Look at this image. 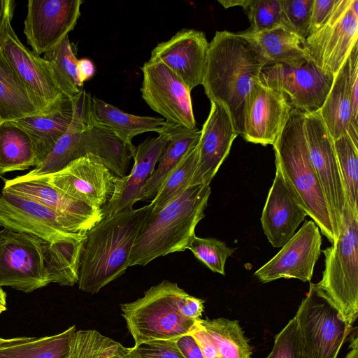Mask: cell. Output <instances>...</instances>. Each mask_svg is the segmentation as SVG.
Returning <instances> with one entry per match:
<instances>
[{"instance_id":"6da1fadb","label":"cell","mask_w":358,"mask_h":358,"mask_svg":"<svg viewBox=\"0 0 358 358\" xmlns=\"http://www.w3.org/2000/svg\"><path fill=\"white\" fill-rule=\"evenodd\" d=\"M266 64L255 48L239 33L216 31L209 43L201 85L210 101L227 110L241 136L246 99Z\"/></svg>"},{"instance_id":"7a4b0ae2","label":"cell","mask_w":358,"mask_h":358,"mask_svg":"<svg viewBox=\"0 0 358 358\" xmlns=\"http://www.w3.org/2000/svg\"><path fill=\"white\" fill-rule=\"evenodd\" d=\"M152 211L150 204L103 218L86 233L78 287L96 294L124 274L136 236Z\"/></svg>"},{"instance_id":"3957f363","label":"cell","mask_w":358,"mask_h":358,"mask_svg":"<svg viewBox=\"0 0 358 358\" xmlns=\"http://www.w3.org/2000/svg\"><path fill=\"white\" fill-rule=\"evenodd\" d=\"M210 185L186 187L159 212L150 214L135 240L129 266H145L157 257L188 248L205 215Z\"/></svg>"},{"instance_id":"277c9868","label":"cell","mask_w":358,"mask_h":358,"mask_svg":"<svg viewBox=\"0 0 358 358\" xmlns=\"http://www.w3.org/2000/svg\"><path fill=\"white\" fill-rule=\"evenodd\" d=\"M275 166L294 192L307 215L329 242L336 236L329 208L312 164L304 129V113L292 108L273 145Z\"/></svg>"},{"instance_id":"5b68a950","label":"cell","mask_w":358,"mask_h":358,"mask_svg":"<svg viewBox=\"0 0 358 358\" xmlns=\"http://www.w3.org/2000/svg\"><path fill=\"white\" fill-rule=\"evenodd\" d=\"M358 213L345 203L338 238L324 250L325 268L313 289L352 327L358 317Z\"/></svg>"},{"instance_id":"8992f818","label":"cell","mask_w":358,"mask_h":358,"mask_svg":"<svg viewBox=\"0 0 358 358\" xmlns=\"http://www.w3.org/2000/svg\"><path fill=\"white\" fill-rule=\"evenodd\" d=\"M182 290L177 283L164 280L146 290L143 297L120 305L134 347L152 341L178 340L188 334L196 320L179 312L178 300Z\"/></svg>"},{"instance_id":"52a82bcc","label":"cell","mask_w":358,"mask_h":358,"mask_svg":"<svg viewBox=\"0 0 358 358\" xmlns=\"http://www.w3.org/2000/svg\"><path fill=\"white\" fill-rule=\"evenodd\" d=\"M358 39V0H336L327 22L305 40L306 58L334 76Z\"/></svg>"},{"instance_id":"ba28073f","label":"cell","mask_w":358,"mask_h":358,"mask_svg":"<svg viewBox=\"0 0 358 358\" xmlns=\"http://www.w3.org/2000/svg\"><path fill=\"white\" fill-rule=\"evenodd\" d=\"M334 76L327 75L307 58L292 63L265 65L259 82L281 92L292 108L314 113L322 106Z\"/></svg>"},{"instance_id":"9c48e42d","label":"cell","mask_w":358,"mask_h":358,"mask_svg":"<svg viewBox=\"0 0 358 358\" xmlns=\"http://www.w3.org/2000/svg\"><path fill=\"white\" fill-rule=\"evenodd\" d=\"M295 317L308 358H337L353 329L310 285Z\"/></svg>"},{"instance_id":"30bf717a","label":"cell","mask_w":358,"mask_h":358,"mask_svg":"<svg viewBox=\"0 0 358 358\" xmlns=\"http://www.w3.org/2000/svg\"><path fill=\"white\" fill-rule=\"evenodd\" d=\"M0 226L49 243L77 238L88 231L35 200L4 191L0 193Z\"/></svg>"},{"instance_id":"8fae6325","label":"cell","mask_w":358,"mask_h":358,"mask_svg":"<svg viewBox=\"0 0 358 358\" xmlns=\"http://www.w3.org/2000/svg\"><path fill=\"white\" fill-rule=\"evenodd\" d=\"M43 240L31 234L0 229V287L29 293L49 283Z\"/></svg>"},{"instance_id":"7c38bea8","label":"cell","mask_w":358,"mask_h":358,"mask_svg":"<svg viewBox=\"0 0 358 358\" xmlns=\"http://www.w3.org/2000/svg\"><path fill=\"white\" fill-rule=\"evenodd\" d=\"M304 129L310 158L329 208L336 240L346 199L334 140L318 111L304 113Z\"/></svg>"},{"instance_id":"4fadbf2b","label":"cell","mask_w":358,"mask_h":358,"mask_svg":"<svg viewBox=\"0 0 358 358\" xmlns=\"http://www.w3.org/2000/svg\"><path fill=\"white\" fill-rule=\"evenodd\" d=\"M142 98L168 122L196 128L191 91L167 66L148 61L141 67Z\"/></svg>"},{"instance_id":"5bb4252c","label":"cell","mask_w":358,"mask_h":358,"mask_svg":"<svg viewBox=\"0 0 358 358\" xmlns=\"http://www.w3.org/2000/svg\"><path fill=\"white\" fill-rule=\"evenodd\" d=\"M33 178H40L72 199L95 208H101L110 199L115 179L90 154L72 161L57 172Z\"/></svg>"},{"instance_id":"9a60e30c","label":"cell","mask_w":358,"mask_h":358,"mask_svg":"<svg viewBox=\"0 0 358 358\" xmlns=\"http://www.w3.org/2000/svg\"><path fill=\"white\" fill-rule=\"evenodd\" d=\"M82 0H29L24 34L32 51L45 54L69 36L80 16Z\"/></svg>"},{"instance_id":"2e32d148","label":"cell","mask_w":358,"mask_h":358,"mask_svg":"<svg viewBox=\"0 0 358 358\" xmlns=\"http://www.w3.org/2000/svg\"><path fill=\"white\" fill-rule=\"evenodd\" d=\"M0 50L14 69L40 113L52 110L63 98L50 64L24 46L12 25Z\"/></svg>"},{"instance_id":"e0dca14e","label":"cell","mask_w":358,"mask_h":358,"mask_svg":"<svg viewBox=\"0 0 358 358\" xmlns=\"http://www.w3.org/2000/svg\"><path fill=\"white\" fill-rule=\"evenodd\" d=\"M321 244L319 227L313 220H306L280 250L254 275L262 283L280 278L310 281L320 256Z\"/></svg>"},{"instance_id":"ac0fdd59","label":"cell","mask_w":358,"mask_h":358,"mask_svg":"<svg viewBox=\"0 0 358 358\" xmlns=\"http://www.w3.org/2000/svg\"><path fill=\"white\" fill-rule=\"evenodd\" d=\"M208 46L204 32L182 29L158 43L148 61L164 64L192 91L202 83Z\"/></svg>"},{"instance_id":"d6986e66","label":"cell","mask_w":358,"mask_h":358,"mask_svg":"<svg viewBox=\"0 0 358 358\" xmlns=\"http://www.w3.org/2000/svg\"><path fill=\"white\" fill-rule=\"evenodd\" d=\"M291 109L281 92L259 81L245 101L242 137L252 143L273 145L286 124Z\"/></svg>"},{"instance_id":"ffe728a7","label":"cell","mask_w":358,"mask_h":358,"mask_svg":"<svg viewBox=\"0 0 358 358\" xmlns=\"http://www.w3.org/2000/svg\"><path fill=\"white\" fill-rule=\"evenodd\" d=\"M166 140V135L162 133L157 137L147 138L136 148L130 173L115 177L113 193L101 208L103 218L131 209L137 201L145 199L146 182L155 169Z\"/></svg>"},{"instance_id":"44dd1931","label":"cell","mask_w":358,"mask_h":358,"mask_svg":"<svg viewBox=\"0 0 358 358\" xmlns=\"http://www.w3.org/2000/svg\"><path fill=\"white\" fill-rule=\"evenodd\" d=\"M210 103L197 143V164L189 186L210 185L238 135L227 110L218 103Z\"/></svg>"},{"instance_id":"7402d4cb","label":"cell","mask_w":358,"mask_h":358,"mask_svg":"<svg viewBox=\"0 0 358 358\" xmlns=\"http://www.w3.org/2000/svg\"><path fill=\"white\" fill-rule=\"evenodd\" d=\"M306 215L294 192L276 168L261 217L263 231L271 245H285Z\"/></svg>"},{"instance_id":"603a6c76","label":"cell","mask_w":358,"mask_h":358,"mask_svg":"<svg viewBox=\"0 0 358 358\" xmlns=\"http://www.w3.org/2000/svg\"><path fill=\"white\" fill-rule=\"evenodd\" d=\"M1 191L17 194L35 200L59 215L90 231L103 219L101 208L90 207L72 199L40 178L5 180Z\"/></svg>"},{"instance_id":"cb8c5ba5","label":"cell","mask_w":358,"mask_h":358,"mask_svg":"<svg viewBox=\"0 0 358 358\" xmlns=\"http://www.w3.org/2000/svg\"><path fill=\"white\" fill-rule=\"evenodd\" d=\"M74 111V98L64 97L46 113H38L12 122L29 134L40 164L68 130L73 121Z\"/></svg>"},{"instance_id":"d4e9b609","label":"cell","mask_w":358,"mask_h":358,"mask_svg":"<svg viewBox=\"0 0 358 358\" xmlns=\"http://www.w3.org/2000/svg\"><path fill=\"white\" fill-rule=\"evenodd\" d=\"M239 34L255 48L267 64H288L306 58L305 40L281 24L258 32L246 30Z\"/></svg>"},{"instance_id":"484cf974","label":"cell","mask_w":358,"mask_h":358,"mask_svg":"<svg viewBox=\"0 0 358 358\" xmlns=\"http://www.w3.org/2000/svg\"><path fill=\"white\" fill-rule=\"evenodd\" d=\"M85 238L86 234L58 242L43 241L44 266L49 283L62 286H73L78 283Z\"/></svg>"},{"instance_id":"4316f807","label":"cell","mask_w":358,"mask_h":358,"mask_svg":"<svg viewBox=\"0 0 358 358\" xmlns=\"http://www.w3.org/2000/svg\"><path fill=\"white\" fill-rule=\"evenodd\" d=\"M92 101L94 113L100 122L130 146L134 145L132 139L136 136L149 131L160 134L168 124L164 118L127 113L95 96Z\"/></svg>"},{"instance_id":"83f0119b","label":"cell","mask_w":358,"mask_h":358,"mask_svg":"<svg viewBox=\"0 0 358 358\" xmlns=\"http://www.w3.org/2000/svg\"><path fill=\"white\" fill-rule=\"evenodd\" d=\"M349 57L334 76L327 96L318 110L324 124L336 140L347 134L351 118Z\"/></svg>"},{"instance_id":"f1b7e54d","label":"cell","mask_w":358,"mask_h":358,"mask_svg":"<svg viewBox=\"0 0 358 358\" xmlns=\"http://www.w3.org/2000/svg\"><path fill=\"white\" fill-rule=\"evenodd\" d=\"M163 133L167 136L166 143L157 167L146 182L144 196L147 199H153L166 176L184 155L197 145L201 135V131L196 127L189 129L171 123H168Z\"/></svg>"},{"instance_id":"f546056e","label":"cell","mask_w":358,"mask_h":358,"mask_svg":"<svg viewBox=\"0 0 358 358\" xmlns=\"http://www.w3.org/2000/svg\"><path fill=\"white\" fill-rule=\"evenodd\" d=\"M39 164L29 134L12 122L0 124V176Z\"/></svg>"},{"instance_id":"4dcf8cb0","label":"cell","mask_w":358,"mask_h":358,"mask_svg":"<svg viewBox=\"0 0 358 358\" xmlns=\"http://www.w3.org/2000/svg\"><path fill=\"white\" fill-rule=\"evenodd\" d=\"M40 113L27 89L0 50V118L13 122Z\"/></svg>"},{"instance_id":"1f68e13d","label":"cell","mask_w":358,"mask_h":358,"mask_svg":"<svg viewBox=\"0 0 358 358\" xmlns=\"http://www.w3.org/2000/svg\"><path fill=\"white\" fill-rule=\"evenodd\" d=\"M76 330L73 325L52 336L20 337L15 343L0 346V358H66L70 338Z\"/></svg>"},{"instance_id":"d6a6232c","label":"cell","mask_w":358,"mask_h":358,"mask_svg":"<svg viewBox=\"0 0 358 358\" xmlns=\"http://www.w3.org/2000/svg\"><path fill=\"white\" fill-rule=\"evenodd\" d=\"M196 321L211 337L223 358H250L252 348L248 343L238 320L224 317Z\"/></svg>"},{"instance_id":"836d02e7","label":"cell","mask_w":358,"mask_h":358,"mask_svg":"<svg viewBox=\"0 0 358 358\" xmlns=\"http://www.w3.org/2000/svg\"><path fill=\"white\" fill-rule=\"evenodd\" d=\"M43 58L50 64L56 82L64 96L73 99L79 94L83 85L78 77V59L69 36L45 52Z\"/></svg>"},{"instance_id":"e575fe53","label":"cell","mask_w":358,"mask_h":358,"mask_svg":"<svg viewBox=\"0 0 358 358\" xmlns=\"http://www.w3.org/2000/svg\"><path fill=\"white\" fill-rule=\"evenodd\" d=\"M198 159L197 145L192 148L169 173L150 203L151 214L159 212L189 185Z\"/></svg>"},{"instance_id":"d590c367","label":"cell","mask_w":358,"mask_h":358,"mask_svg":"<svg viewBox=\"0 0 358 358\" xmlns=\"http://www.w3.org/2000/svg\"><path fill=\"white\" fill-rule=\"evenodd\" d=\"M345 192L346 203L358 213V146L348 134L334 141Z\"/></svg>"},{"instance_id":"8d00e7d4","label":"cell","mask_w":358,"mask_h":358,"mask_svg":"<svg viewBox=\"0 0 358 358\" xmlns=\"http://www.w3.org/2000/svg\"><path fill=\"white\" fill-rule=\"evenodd\" d=\"M120 345L96 330H76L70 338L69 358H109Z\"/></svg>"},{"instance_id":"74e56055","label":"cell","mask_w":358,"mask_h":358,"mask_svg":"<svg viewBox=\"0 0 358 358\" xmlns=\"http://www.w3.org/2000/svg\"><path fill=\"white\" fill-rule=\"evenodd\" d=\"M187 249L213 272L224 275L226 261L234 251L218 239L196 236L193 238Z\"/></svg>"},{"instance_id":"f35d334b","label":"cell","mask_w":358,"mask_h":358,"mask_svg":"<svg viewBox=\"0 0 358 358\" xmlns=\"http://www.w3.org/2000/svg\"><path fill=\"white\" fill-rule=\"evenodd\" d=\"M313 0H280V24L303 40L308 36Z\"/></svg>"},{"instance_id":"ab89813d","label":"cell","mask_w":358,"mask_h":358,"mask_svg":"<svg viewBox=\"0 0 358 358\" xmlns=\"http://www.w3.org/2000/svg\"><path fill=\"white\" fill-rule=\"evenodd\" d=\"M242 8L250 23L249 31L258 32L280 25V0H245Z\"/></svg>"},{"instance_id":"60d3db41","label":"cell","mask_w":358,"mask_h":358,"mask_svg":"<svg viewBox=\"0 0 358 358\" xmlns=\"http://www.w3.org/2000/svg\"><path fill=\"white\" fill-rule=\"evenodd\" d=\"M266 358H308L295 316L275 336L273 349Z\"/></svg>"},{"instance_id":"b9f144b4","label":"cell","mask_w":358,"mask_h":358,"mask_svg":"<svg viewBox=\"0 0 358 358\" xmlns=\"http://www.w3.org/2000/svg\"><path fill=\"white\" fill-rule=\"evenodd\" d=\"M177 340L157 341L136 348L141 358H185L178 348Z\"/></svg>"},{"instance_id":"7bdbcfd3","label":"cell","mask_w":358,"mask_h":358,"mask_svg":"<svg viewBox=\"0 0 358 358\" xmlns=\"http://www.w3.org/2000/svg\"><path fill=\"white\" fill-rule=\"evenodd\" d=\"M349 59L351 99V118L349 128L358 131V43L352 48Z\"/></svg>"},{"instance_id":"ee69618b","label":"cell","mask_w":358,"mask_h":358,"mask_svg":"<svg viewBox=\"0 0 358 358\" xmlns=\"http://www.w3.org/2000/svg\"><path fill=\"white\" fill-rule=\"evenodd\" d=\"M188 334L199 345L203 358H223L211 337L196 320Z\"/></svg>"},{"instance_id":"f6af8a7d","label":"cell","mask_w":358,"mask_h":358,"mask_svg":"<svg viewBox=\"0 0 358 358\" xmlns=\"http://www.w3.org/2000/svg\"><path fill=\"white\" fill-rule=\"evenodd\" d=\"M336 0H313L308 35L319 29L328 20Z\"/></svg>"},{"instance_id":"bcb514c9","label":"cell","mask_w":358,"mask_h":358,"mask_svg":"<svg viewBox=\"0 0 358 358\" xmlns=\"http://www.w3.org/2000/svg\"><path fill=\"white\" fill-rule=\"evenodd\" d=\"M178 306L182 316L196 320L201 317L203 312L204 301L189 295L183 289L178 297Z\"/></svg>"},{"instance_id":"7dc6e473","label":"cell","mask_w":358,"mask_h":358,"mask_svg":"<svg viewBox=\"0 0 358 358\" xmlns=\"http://www.w3.org/2000/svg\"><path fill=\"white\" fill-rule=\"evenodd\" d=\"M14 8V1L0 0V49L11 26Z\"/></svg>"},{"instance_id":"c3c4849f","label":"cell","mask_w":358,"mask_h":358,"mask_svg":"<svg viewBox=\"0 0 358 358\" xmlns=\"http://www.w3.org/2000/svg\"><path fill=\"white\" fill-rule=\"evenodd\" d=\"M176 343L185 358H203L199 345L189 334L178 338Z\"/></svg>"},{"instance_id":"681fc988","label":"cell","mask_w":358,"mask_h":358,"mask_svg":"<svg viewBox=\"0 0 358 358\" xmlns=\"http://www.w3.org/2000/svg\"><path fill=\"white\" fill-rule=\"evenodd\" d=\"M76 68L78 79L83 85L86 80L93 77L95 73L94 63L87 58L78 59Z\"/></svg>"},{"instance_id":"f907efd6","label":"cell","mask_w":358,"mask_h":358,"mask_svg":"<svg viewBox=\"0 0 358 358\" xmlns=\"http://www.w3.org/2000/svg\"><path fill=\"white\" fill-rule=\"evenodd\" d=\"M109 358H141L136 348H127L120 345L117 351Z\"/></svg>"},{"instance_id":"816d5d0a","label":"cell","mask_w":358,"mask_h":358,"mask_svg":"<svg viewBox=\"0 0 358 358\" xmlns=\"http://www.w3.org/2000/svg\"><path fill=\"white\" fill-rule=\"evenodd\" d=\"M350 351L345 358H358V335L357 327L353 328L350 334Z\"/></svg>"},{"instance_id":"f5cc1de1","label":"cell","mask_w":358,"mask_h":358,"mask_svg":"<svg viewBox=\"0 0 358 358\" xmlns=\"http://www.w3.org/2000/svg\"><path fill=\"white\" fill-rule=\"evenodd\" d=\"M218 2L225 8L234 7V6H243L245 0H222L218 1Z\"/></svg>"},{"instance_id":"db71d44e","label":"cell","mask_w":358,"mask_h":358,"mask_svg":"<svg viewBox=\"0 0 358 358\" xmlns=\"http://www.w3.org/2000/svg\"><path fill=\"white\" fill-rule=\"evenodd\" d=\"M7 308L6 293L0 287V314Z\"/></svg>"},{"instance_id":"11a10c76","label":"cell","mask_w":358,"mask_h":358,"mask_svg":"<svg viewBox=\"0 0 358 358\" xmlns=\"http://www.w3.org/2000/svg\"><path fill=\"white\" fill-rule=\"evenodd\" d=\"M20 337H15L12 338H0V346L15 343L20 339Z\"/></svg>"},{"instance_id":"9f6ffc18","label":"cell","mask_w":358,"mask_h":358,"mask_svg":"<svg viewBox=\"0 0 358 358\" xmlns=\"http://www.w3.org/2000/svg\"><path fill=\"white\" fill-rule=\"evenodd\" d=\"M1 122H2V121H1V118H0V124H1Z\"/></svg>"},{"instance_id":"6f0895ef","label":"cell","mask_w":358,"mask_h":358,"mask_svg":"<svg viewBox=\"0 0 358 358\" xmlns=\"http://www.w3.org/2000/svg\"><path fill=\"white\" fill-rule=\"evenodd\" d=\"M66 358H69V355Z\"/></svg>"}]
</instances>
